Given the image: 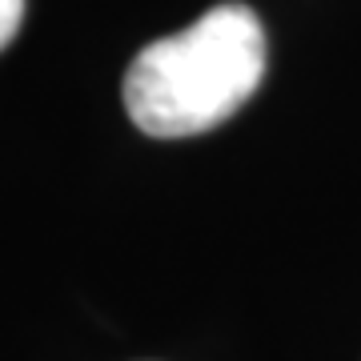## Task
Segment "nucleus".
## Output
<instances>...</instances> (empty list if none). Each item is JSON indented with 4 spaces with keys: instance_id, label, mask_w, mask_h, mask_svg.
<instances>
[{
    "instance_id": "nucleus-1",
    "label": "nucleus",
    "mask_w": 361,
    "mask_h": 361,
    "mask_svg": "<svg viewBox=\"0 0 361 361\" xmlns=\"http://www.w3.org/2000/svg\"><path fill=\"white\" fill-rule=\"evenodd\" d=\"M265 77V28L245 4H217L201 20L137 52L125 109L149 137H197L225 125Z\"/></svg>"
},
{
    "instance_id": "nucleus-2",
    "label": "nucleus",
    "mask_w": 361,
    "mask_h": 361,
    "mask_svg": "<svg viewBox=\"0 0 361 361\" xmlns=\"http://www.w3.org/2000/svg\"><path fill=\"white\" fill-rule=\"evenodd\" d=\"M25 20V0H0V52L8 49Z\"/></svg>"
}]
</instances>
